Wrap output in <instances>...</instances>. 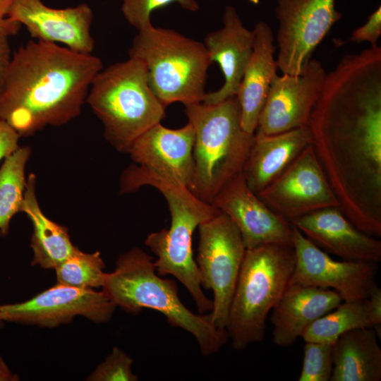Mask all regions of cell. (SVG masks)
I'll list each match as a JSON object with an SVG mask.
<instances>
[{"mask_svg":"<svg viewBox=\"0 0 381 381\" xmlns=\"http://www.w3.org/2000/svg\"><path fill=\"white\" fill-rule=\"evenodd\" d=\"M20 137L11 126L0 119V162L18 149Z\"/></svg>","mask_w":381,"mask_h":381,"instance_id":"obj_32","label":"cell"},{"mask_svg":"<svg viewBox=\"0 0 381 381\" xmlns=\"http://www.w3.org/2000/svg\"><path fill=\"white\" fill-rule=\"evenodd\" d=\"M116 306L102 291L56 283L21 303L1 305L3 322L56 327L83 316L95 323L108 322Z\"/></svg>","mask_w":381,"mask_h":381,"instance_id":"obj_11","label":"cell"},{"mask_svg":"<svg viewBox=\"0 0 381 381\" xmlns=\"http://www.w3.org/2000/svg\"><path fill=\"white\" fill-rule=\"evenodd\" d=\"M174 3L189 11L199 8L195 0H122L121 11L126 20L140 30L152 25L150 16L154 11Z\"/></svg>","mask_w":381,"mask_h":381,"instance_id":"obj_29","label":"cell"},{"mask_svg":"<svg viewBox=\"0 0 381 381\" xmlns=\"http://www.w3.org/2000/svg\"><path fill=\"white\" fill-rule=\"evenodd\" d=\"M237 226L246 249L265 244L293 246V226L248 186L242 172L227 183L211 202Z\"/></svg>","mask_w":381,"mask_h":381,"instance_id":"obj_15","label":"cell"},{"mask_svg":"<svg viewBox=\"0 0 381 381\" xmlns=\"http://www.w3.org/2000/svg\"><path fill=\"white\" fill-rule=\"evenodd\" d=\"M365 327L375 329L380 337L381 324L376 320L368 298L341 303L310 325L301 338L305 342L334 344L342 334Z\"/></svg>","mask_w":381,"mask_h":381,"instance_id":"obj_25","label":"cell"},{"mask_svg":"<svg viewBox=\"0 0 381 381\" xmlns=\"http://www.w3.org/2000/svg\"><path fill=\"white\" fill-rule=\"evenodd\" d=\"M381 35V7L379 6L371 13L366 22L355 29L351 35L350 41L355 43L368 42L370 47H377Z\"/></svg>","mask_w":381,"mask_h":381,"instance_id":"obj_31","label":"cell"},{"mask_svg":"<svg viewBox=\"0 0 381 381\" xmlns=\"http://www.w3.org/2000/svg\"><path fill=\"white\" fill-rule=\"evenodd\" d=\"M128 56L144 64L149 85L166 108L174 102H202L212 64L203 42L151 25L138 30Z\"/></svg>","mask_w":381,"mask_h":381,"instance_id":"obj_8","label":"cell"},{"mask_svg":"<svg viewBox=\"0 0 381 381\" xmlns=\"http://www.w3.org/2000/svg\"><path fill=\"white\" fill-rule=\"evenodd\" d=\"M325 75L322 64L312 59L300 75H277L255 131L271 135L308 126Z\"/></svg>","mask_w":381,"mask_h":381,"instance_id":"obj_14","label":"cell"},{"mask_svg":"<svg viewBox=\"0 0 381 381\" xmlns=\"http://www.w3.org/2000/svg\"><path fill=\"white\" fill-rule=\"evenodd\" d=\"M256 195L289 222L320 209L339 207L311 145Z\"/></svg>","mask_w":381,"mask_h":381,"instance_id":"obj_12","label":"cell"},{"mask_svg":"<svg viewBox=\"0 0 381 381\" xmlns=\"http://www.w3.org/2000/svg\"><path fill=\"white\" fill-rule=\"evenodd\" d=\"M342 302L334 290L289 284L272 310V341L281 347L294 344L315 320Z\"/></svg>","mask_w":381,"mask_h":381,"instance_id":"obj_20","label":"cell"},{"mask_svg":"<svg viewBox=\"0 0 381 381\" xmlns=\"http://www.w3.org/2000/svg\"><path fill=\"white\" fill-rule=\"evenodd\" d=\"M333 344L306 342L298 381H329L333 369Z\"/></svg>","mask_w":381,"mask_h":381,"instance_id":"obj_28","label":"cell"},{"mask_svg":"<svg viewBox=\"0 0 381 381\" xmlns=\"http://www.w3.org/2000/svg\"><path fill=\"white\" fill-rule=\"evenodd\" d=\"M185 113L195 131L190 190L211 204L221 189L242 172L254 134L241 126L236 96L214 104L185 105Z\"/></svg>","mask_w":381,"mask_h":381,"instance_id":"obj_5","label":"cell"},{"mask_svg":"<svg viewBox=\"0 0 381 381\" xmlns=\"http://www.w3.org/2000/svg\"><path fill=\"white\" fill-rule=\"evenodd\" d=\"M36 176L30 174L26 181L21 212L31 222L32 265L56 269L68 258L76 246L71 243L68 229L49 219L42 211L35 193Z\"/></svg>","mask_w":381,"mask_h":381,"instance_id":"obj_24","label":"cell"},{"mask_svg":"<svg viewBox=\"0 0 381 381\" xmlns=\"http://www.w3.org/2000/svg\"><path fill=\"white\" fill-rule=\"evenodd\" d=\"M337 0H276L277 62L283 73H302L317 47L342 14Z\"/></svg>","mask_w":381,"mask_h":381,"instance_id":"obj_10","label":"cell"},{"mask_svg":"<svg viewBox=\"0 0 381 381\" xmlns=\"http://www.w3.org/2000/svg\"><path fill=\"white\" fill-rule=\"evenodd\" d=\"M149 186L166 199L171 215L169 229L150 233L145 245L156 256V271L162 277H176L188 290L198 313L212 309V301L203 292L193 257V235L199 225L219 210L198 198L188 188L173 183L140 165L133 164L120 178V193H129Z\"/></svg>","mask_w":381,"mask_h":381,"instance_id":"obj_3","label":"cell"},{"mask_svg":"<svg viewBox=\"0 0 381 381\" xmlns=\"http://www.w3.org/2000/svg\"><path fill=\"white\" fill-rule=\"evenodd\" d=\"M105 264L99 251L85 253L75 247L73 254L55 269L57 283L83 289L102 287Z\"/></svg>","mask_w":381,"mask_h":381,"instance_id":"obj_27","label":"cell"},{"mask_svg":"<svg viewBox=\"0 0 381 381\" xmlns=\"http://www.w3.org/2000/svg\"><path fill=\"white\" fill-rule=\"evenodd\" d=\"M222 27L204 39L211 61L219 64L224 81L217 90L206 93L202 102L214 104L236 96L253 50L255 35L247 29L232 6L225 7Z\"/></svg>","mask_w":381,"mask_h":381,"instance_id":"obj_19","label":"cell"},{"mask_svg":"<svg viewBox=\"0 0 381 381\" xmlns=\"http://www.w3.org/2000/svg\"><path fill=\"white\" fill-rule=\"evenodd\" d=\"M292 246L296 260L289 284L330 289L344 301L368 298L377 284L378 263L334 260L294 226Z\"/></svg>","mask_w":381,"mask_h":381,"instance_id":"obj_13","label":"cell"},{"mask_svg":"<svg viewBox=\"0 0 381 381\" xmlns=\"http://www.w3.org/2000/svg\"><path fill=\"white\" fill-rule=\"evenodd\" d=\"M102 291L128 313L138 315L143 308L159 312L171 326L193 336L202 356L219 352L229 340L226 329L217 327L210 313L195 314L183 303L176 282L159 275L154 258L140 248L118 257L114 270L106 273Z\"/></svg>","mask_w":381,"mask_h":381,"instance_id":"obj_4","label":"cell"},{"mask_svg":"<svg viewBox=\"0 0 381 381\" xmlns=\"http://www.w3.org/2000/svg\"><path fill=\"white\" fill-rule=\"evenodd\" d=\"M195 262L202 289L213 292L210 312L214 325L226 329L229 309L246 247L233 221L219 211L198 226Z\"/></svg>","mask_w":381,"mask_h":381,"instance_id":"obj_9","label":"cell"},{"mask_svg":"<svg viewBox=\"0 0 381 381\" xmlns=\"http://www.w3.org/2000/svg\"><path fill=\"white\" fill-rule=\"evenodd\" d=\"M85 102L102 122L106 140L121 152L127 153L137 138L166 116L144 64L130 57L97 73Z\"/></svg>","mask_w":381,"mask_h":381,"instance_id":"obj_6","label":"cell"},{"mask_svg":"<svg viewBox=\"0 0 381 381\" xmlns=\"http://www.w3.org/2000/svg\"><path fill=\"white\" fill-rule=\"evenodd\" d=\"M295 260L291 246L246 250L226 326L234 349L243 351L263 340L267 317L289 284Z\"/></svg>","mask_w":381,"mask_h":381,"instance_id":"obj_7","label":"cell"},{"mask_svg":"<svg viewBox=\"0 0 381 381\" xmlns=\"http://www.w3.org/2000/svg\"><path fill=\"white\" fill-rule=\"evenodd\" d=\"M19 376L13 373L0 355V381H18Z\"/></svg>","mask_w":381,"mask_h":381,"instance_id":"obj_35","label":"cell"},{"mask_svg":"<svg viewBox=\"0 0 381 381\" xmlns=\"http://www.w3.org/2000/svg\"><path fill=\"white\" fill-rule=\"evenodd\" d=\"M133 358L119 347L99 363L87 377L88 381H137L138 377L133 373Z\"/></svg>","mask_w":381,"mask_h":381,"instance_id":"obj_30","label":"cell"},{"mask_svg":"<svg viewBox=\"0 0 381 381\" xmlns=\"http://www.w3.org/2000/svg\"><path fill=\"white\" fill-rule=\"evenodd\" d=\"M311 143L338 200L359 230L381 236V71L342 61L326 73L311 111Z\"/></svg>","mask_w":381,"mask_h":381,"instance_id":"obj_1","label":"cell"},{"mask_svg":"<svg viewBox=\"0 0 381 381\" xmlns=\"http://www.w3.org/2000/svg\"><path fill=\"white\" fill-rule=\"evenodd\" d=\"M253 30L255 35L253 50L236 95L241 126L250 134H254L257 129L260 113L278 68L272 28L266 22L259 21Z\"/></svg>","mask_w":381,"mask_h":381,"instance_id":"obj_21","label":"cell"},{"mask_svg":"<svg viewBox=\"0 0 381 381\" xmlns=\"http://www.w3.org/2000/svg\"><path fill=\"white\" fill-rule=\"evenodd\" d=\"M290 223L326 253L344 260L378 263L381 241L356 228L339 207L320 209Z\"/></svg>","mask_w":381,"mask_h":381,"instance_id":"obj_18","label":"cell"},{"mask_svg":"<svg viewBox=\"0 0 381 381\" xmlns=\"http://www.w3.org/2000/svg\"><path fill=\"white\" fill-rule=\"evenodd\" d=\"M310 143L308 126L271 135L255 131L242 169L248 186L258 194Z\"/></svg>","mask_w":381,"mask_h":381,"instance_id":"obj_22","label":"cell"},{"mask_svg":"<svg viewBox=\"0 0 381 381\" xmlns=\"http://www.w3.org/2000/svg\"><path fill=\"white\" fill-rule=\"evenodd\" d=\"M195 131L188 123L179 128H169L156 123L130 146L133 162L178 185L192 186Z\"/></svg>","mask_w":381,"mask_h":381,"instance_id":"obj_17","label":"cell"},{"mask_svg":"<svg viewBox=\"0 0 381 381\" xmlns=\"http://www.w3.org/2000/svg\"><path fill=\"white\" fill-rule=\"evenodd\" d=\"M375 329L348 331L333 344L330 381H380L381 349Z\"/></svg>","mask_w":381,"mask_h":381,"instance_id":"obj_23","label":"cell"},{"mask_svg":"<svg viewBox=\"0 0 381 381\" xmlns=\"http://www.w3.org/2000/svg\"><path fill=\"white\" fill-rule=\"evenodd\" d=\"M0 306H1V305H0ZM3 322H3V321L1 320V319L0 318V327L2 326Z\"/></svg>","mask_w":381,"mask_h":381,"instance_id":"obj_36","label":"cell"},{"mask_svg":"<svg viewBox=\"0 0 381 381\" xmlns=\"http://www.w3.org/2000/svg\"><path fill=\"white\" fill-rule=\"evenodd\" d=\"M15 0H0V31L8 36L16 35L20 27L16 22L7 18L8 12Z\"/></svg>","mask_w":381,"mask_h":381,"instance_id":"obj_33","label":"cell"},{"mask_svg":"<svg viewBox=\"0 0 381 381\" xmlns=\"http://www.w3.org/2000/svg\"><path fill=\"white\" fill-rule=\"evenodd\" d=\"M7 18L23 25L36 40L62 43L82 54H92L94 50L90 32L93 12L87 4L54 8L42 0H15Z\"/></svg>","mask_w":381,"mask_h":381,"instance_id":"obj_16","label":"cell"},{"mask_svg":"<svg viewBox=\"0 0 381 381\" xmlns=\"http://www.w3.org/2000/svg\"><path fill=\"white\" fill-rule=\"evenodd\" d=\"M99 58L30 40L11 56L0 95V119L20 137L61 126L81 112Z\"/></svg>","mask_w":381,"mask_h":381,"instance_id":"obj_2","label":"cell"},{"mask_svg":"<svg viewBox=\"0 0 381 381\" xmlns=\"http://www.w3.org/2000/svg\"><path fill=\"white\" fill-rule=\"evenodd\" d=\"M31 154L28 146L19 147L0 167V235H8L13 217L21 212L26 186L25 166Z\"/></svg>","mask_w":381,"mask_h":381,"instance_id":"obj_26","label":"cell"},{"mask_svg":"<svg viewBox=\"0 0 381 381\" xmlns=\"http://www.w3.org/2000/svg\"><path fill=\"white\" fill-rule=\"evenodd\" d=\"M8 35L0 31V95L11 58Z\"/></svg>","mask_w":381,"mask_h":381,"instance_id":"obj_34","label":"cell"}]
</instances>
